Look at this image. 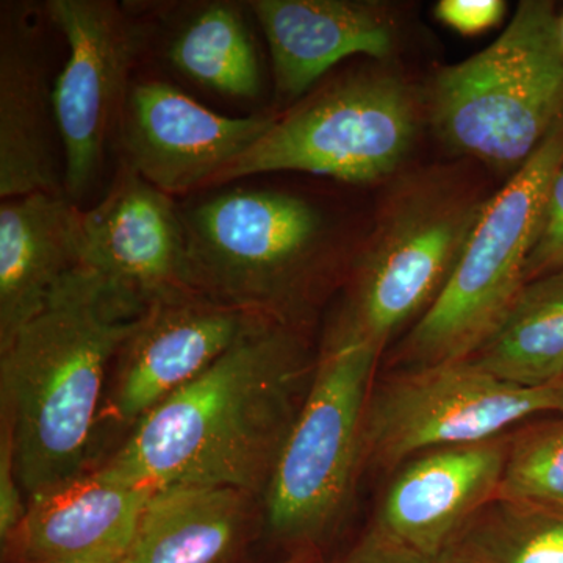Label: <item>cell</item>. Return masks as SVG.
<instances>
[{
    "label": "cell",
    "mask_w": 563,
    "mask_h": 563,
    "mask_svg": "<svg viewBox=\"0 0 563 563\" xmlns=\"http://www.w3.org/2000/svg\"><path fill=\"white\" fill-rule=\"evenodd\" d=\"M317 361L306 329L254 318L210 368L133 426L98 468L154 490L218 485L263 501Z\"/></svg>",
    "instance_id": "obj_1"
},
{
    "label": "cell",
    "mask_w": 563,
    "mask_h": 563,
    "mask_svg": "<svg viewBox=\"0 0 563 563\" xmlns=\"http://www.w3.org/2000/svg\"><path fill=\"white\" fill-rule=\"evenodd\" d=\"M146 307L81 265L0 346V426L27 501L95 470L111 372Z\"/></svg>",
    "instance_id": "obj_2"
},
{
    "label": "cell",
    "mask_w": 563,
    "mask_h": 563,
    "mask_svg": "<svg viewBox=\"0 0 563 563\" xmlns=\"http://www.w3.org/2000/svg\"><path fill=\"white\" fill-rule=\"evenodd\" d=\"M180 213L190 290L307 329L332 265L320 209L290 192L233 188Z\"/></svg>",
    "instance_id": "obj_3"
},
{
    "label": "cell",
    "mask_w": 563,
    "mask_h": 563,
    "mask_svg": "<svg viewBox=\"0 0 563 563\" xmlns=\"http://www.w3.org/2000/svg\"><path fill=\"white\" fill-rule=\"evenodd\" d=\"M429 117L451 150L517 173L563 124V43L553 3L525 0L490 46L440 70Z\"/></svg>",
    "instance_id": "obj_4"
},
{
    "label": "cell",
    "mask_w": 563,
    "mask_h": 563,
    "mask_svg": "<svg viewBox=\"0 0 563 563\" xmlns=\"http://www.w3.org/2000/svg\"><path fill=\"white\" fill-rule=\"evenodd\" d=\"M383 352L333 322L263 499L274 539L314 550L343 523L363 470V426Z\"/></svg>",
    "instance_id": "obj_5"
},
{
    "label": "cell",
    "mask_w": 563,
    "mask_h": 563,
    "mask_svg": "<svg viewBox=\"0 0 563 563\" xmlns=\"http://www.w3.org/2000/svg\"><path fill=\"white\" fill-rule=\"evenodd\" d=\"M562 166L563 124L488 198L443 290L391 355L393 369L470 358L498 328L526 285Z\"/></svg>",
    "instance_id": "obj_6"
},
{
    "label": "cell",
    "mask_w": 563,
    "mask_h": 563,
    "mask_svg": "<svg viewBox=\"0 0 563 563\" xmlns=\"http://www.w3.org/2000/svg\"><path fill=\"white\" fill-rule=\"evenodd\" d=\"M487 201L446 174L404 181L355 265L335 324L384 352L443 290Z\"/></svg>",
    "instance_id": "obj_7"
},
{
    "label": "cell",
    "mask_w": 563,
    "mask_h": 563,
    "mask_svg": "<svg viewBox=\"0 0 563 563\" xmlns=\"http://www.w3.org/2000/svg\"><path fill=\"white\" fill-rule=\"evenodd\" d=\"M417 129L409 85L384 70H358L277 114L272 129L211 187L280 172L372 184L401 165Z\"/></svg>",
    "instance_id": "obj_8"
},
{
    "label": "cell",
    "mask_w": 563,
    "mask_h": 563,
    "mask_svg": "<svg viewBox=\"0 0 563 563\" xmlns=\"http://www.w3.org/2000/svg\"><path fill=\"white\" fill-rule=\"evenodd\" d=\"M547 413H563L562 385L506 383L472 358L393 369L369 395L363 466L398 468L426 451L487 442Z\"/></svg>",
    "instance_id": "obj_9"
},
{
    "label": "cell",
    "mask_w": 563,
    "mask_h": 563,
    "mask_svg": "<svg viewBox=\"0 0 563 563\" xmlns=\"http://www.w3.org/2000/svg\"><path fill=\"white\" fill-rule=\"evenodd\" d=\"M46 11L69 49L52 102L65 195L79 206L101 177L111 133L121 128L143 33L110 0H51Z\"/></svg>",
    "instance_id": "obj_10"
},
{
    "label": "cell",
    "mask_w": 563,
    "mask_h": 563,
    "mask_svg": "<svg viewBox=\"0 0 563 563\" xmlns=\"http://www.w3.org/2000/svg\"><path fill=\"white\" fill-rule=\"evenodd\" d=\"M276 118L224 117L166 81H140L132 85L122 114V162L169 196L211 187Z\"/></svg>",
    "instance_id": "obj_11"
},
{
    "label": "cell",
    "mask_w": 563,
    "mask_h": 563,
    "mask_svg": "<svg viewBox=\"0 0 563 563\" xmlns=\"http://www.w3.org/2000/svg\"><path fill=\"white\" fill-rule=\"evenodd\" d=\"M254 318L191 290L147 303L114 362L102 420L109 417L131 429L139 424L210 368Z\"/></svg>",
    "instance_id": "obj_12"
},
{
    "label": "cell",
    "mask_w": 563,
    "mask_h": 563,
    "mask_svg": "<svg viewBox=\"0 0 563 563\" xmlns=\"http://www.w3.org/2000/svg\"><path fill=\"white\" fill-rule=\"evenodd\" d=\"M81 233L85 266L146 306L190 290L179 207L124 162L101 201L81 210Z\"/></svg>",
    "instance_id": "obj_13"
},
{
    "label": "cell",
    "mask_w": 563,
    "mask_h": 563,
    "mask_svg": "<svg viewBox=\"0 0 563 563\" xmlns=\"http://www.w3.org/2000/svg\"><path fill=\"white\" fill-rule=\"evenodd\" d=\"M509 433L426 451L402 463L374 525L424 553L450 550L474 515L498 496Z\"/></svg>",
    "instance_id": "obj_14"
},
{
    "label": "cell",
    "mask_w": 563,
    "mask_h": 563,
    "mask_svg": "<svg viewBox=\"0 0 563 563\" xmlns=\"http://www.w3.org/2000/svg\"><path fill=\"white\" fill-rule=\"evenodd\" d=\"M154 488L95 468L29 499L5 563H122Z\"/></svg>",
    "instance_id": "obj_15"
},
{
    "label": "cell",
    "mask_w": 563,
    "mask_h": 563,
    "mask_svg": "<svg viewBox=\"0 0 563 563\" xmlns=\"http://www.w3.org/2000/svg\"><path fill=\"white\" fill-rule=\"evenodd\" d=\"M272 54L276 95L298 101L333 66L354 55L390 57L395 25L380 7L351 0H254Z\"/></svg>",
    "instance_id": "obj_16"
},
{
    "label": "cell",
    "mask_w": 563,
    "mask_h": 563,
    "mask_svg": "<svg viewBox=\"0 0 563 563\" xmlns=\"http://www.w3.org/2000/svg\"><path fill=\"white\" fill-rule=\"evenodd\" d=\"M46 57L24 14L3 13L0 31V196L65 195L55 152Z\"/></svg>",
    "instance_id": "obj_17"
},
{
    "label": "cell",
    "mask_w": 563,
    "mask_h": 563,
    "mask_svg": "<svg viewBox=\"0 0 563 563\" xmlns=\"http://www.w3.org/2000/svg\"><path fill=\"white\" fill-rule=\"evenodd\" d=\"M85 265L81 209L66 195L33 192L0 206V346Z\"/></svg>",
    "instance_id": "obj_18"
},
{
    "label": "cell",
    "mask_w": 563,
    "mask_h": 563,
    "mask_svg": "<svg viewBox=\"0 0 563 563\" xmlns=\"http://www.w3.org/2000/svg\"><path fill=\"white\" fill-rule=\"evenodd\" d=\"M263 501L206 484L155 488L122 563H239Z\"/></svg>",
    "instance_id": "obj_19"
},
{
    "label": "cell",
    "mask_w": 563,
    "mask_h": 563,
    "mask_svg": "<svg viewBox=\"0 0 563 563\" xmlns=\"http://www.w3.org/2000/svg\"><path fill=\"white\" fill-rule=\"evenodd\" d=\"M472 361L521 387L559 385L563 376V272L521 288L509 312Z\"/></svg>",
    "instance_id": "obj_20"
},
{
    "label": "cell",
    "mask_w": 563,
    "mask_h": 563,
    "mask_svg": "<svg viewBox=\"0 0 563 563\" xmlns=\"http://www.w3.org/2000/svg\"><path fill=\"white\" fill-rule=\"evenodd\" d=\"M169 62L188 79L236 99L261 95L262 74L257 52L233 3H209L174 36Z\"/></svg>",
    "instance_id": "obj_21"
},
{
    "label": "cell",
    "mask_w": 563,
    "mask_h": 563,
    "mask_svg": "<svg viewBox=\"0 0 563 563\" xmlns=\"http://www.w3.org/2000/svg\"><path fill=\"white\" fill-rule=\"evenodd\" d=\"M450 550L466 563H563V510L492 499Z\"/></svg>",
    "instance_id": "obj_22"
},
{
    "label": "cell",
    "mask_w": 563,
    "mask_h": 563,
    "mask_svg": "<svg viewBox=\"0 0 563 563\" xmlns=\"http://www.w3.org/2000/svg\"><path fill=\"white\" fill-rule=\"evenodd\" d=\"M496 498L563 510V417L533 418L509 433Z\"/></svg>",
    "instance_id": "obj_23"
},
{
    "label": "cell",
    "mask_w": 563,
    "mask_h": 563,
    "mask_svg": "<svg viewBox=\"0 0 563 563\" xmlns=\"http://www.w3.org/2000/svg\"><path fill=\"white\" fill-rule=\"evenodd\" d=\"M329 563H466L448 550L431 554L401 542L372 525L354 543Z\"/></svg>",
    "instance_id": "obj_24"
},
{
    "label": "cell",
    "mask_w": 563,
    "mask_h": 563,
    "mask_svg": "<svg viewBox=\"0 0 563 563\" xmlns=\"http://www.w3.org/2000/svg\"><path fill=\"white\" fill-rule=\"evenodd\" d=\"M558 272H563V166L551 185L542 228L526 269V284Z\"/></svg>",
    "instance_id": "obj_25"
},
{
    "label": "cell",
    "mask_w": 563,
    "mask_h": 563,
    "mask_svg": "<svg viewBox=\"0 0 563 563\" xmlns=\"http://www.w3.org/2000/svg\"><path fill=\"white\" fill-rule=\"evenodd\" d=\"M27 510V498L14 461L13 440L10 432L0 426V544L16 531Z\"/></svg>",
    "instance_id": "obj_26"
},
{
    "label": "cell",
    "mask_w": 563,
    "mask_h": 563,
    "mask_svg": "<svg viewBox=\"0 0 563 563\" xmlns=\"http://www.w3.org/2000/svg\"><path fill=\"white\" fill-rule=\"evenodd\" d=\"M506 14L503 0H442L435 5L437 20L461 33L479 35L501 22Z\"/></svg>",
    "instance_id": "obj_27"
},
{
    "label": "cell",
    "mask_w": 563,
    "mask_h": 563,
    "mask_svg": "<svg viewBox=\"0 0 563 563\" xmlns=\"http://www.w3.org/2000/svg\"><path fill=\"white\" fill-rule=\"evenodd\" d=\"M279 563H318L314 550H296Z\"/></svg>",
    "instance_id": "obj_28"
},
{
    "label": "cell",
    "mask_w": 563,
    "mask_h": 563,
    "mask_svg": "<svg viewBox=\"0 0 563 563\" xmlns=\"http://www.w3.org/2000/svg\"><path fill=\"white\" fill-rule=\"evenodd\" d=\"M559 29H561V38L563 43V14L562 16H559Z\"/></svg>",
    "instance_id": "obj_29"
},
{
    "label": "cell",
    "mask_w": 563,
    "mask_h": 563,
    "mask_svg": "<svg viewBox=\"0 0 563 563\" xmlns=\"http://www.w3.org/2000/svg\"><path fill=\"white\" fill-rule=\"evenodd\" d=\"M559 385H562V387H563V376H562L561 383H559Z\"/></svg>",
    "instance_id": "obj_30"
}]
</instances>
